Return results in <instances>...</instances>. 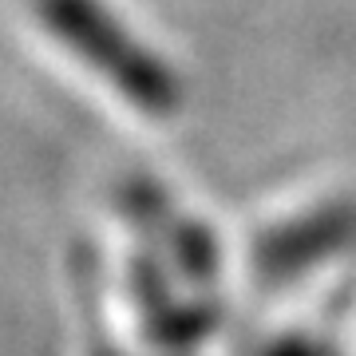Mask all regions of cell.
Listing matches in <instances>:
<instances>
[{
    "mask_svg": "<svg viewBox=\"0 0 356 356\" xmlns=\"http://www.w3.org/2000/svg\"><path fill=\"white\" fill-rule=\"evenodd\" d=\"M131 206L139 210L143 222H154L159 226V238H163L166 254L175 257V266L186 273L198 285H214L218 277V254L214 242L194 218L178 214L175 206L166 202L163 191H154L151 182H135L131 186Z\"/></svg>",
    "mask_w": 356,
    "mask_h": 356,
    "instance_id": "4",
    "label": "cell"
},
{
    "mask_svg": "<svg viewBox=\"0 0 356 356\" xmlns=\"http://www.w3.org/2000/svg\"><path fill=\"white\" fill-rule=\"evenodd\" d=\"M40 24L76 60L107 79L131 107L166 119L182 107V83L163 56H154L103 0H36Z\"/></svg>",
    "mask_w": 356,
    "mask_h": 356,
    "instance_id": "1",
    "label": "cell"
},
{
    "mask_svg": "<svg viewBox=\"0 0 356 356\" xmlns=\"http://www.w3.org/2000/svg\"><path fill=\"white\" fill-rule=\"evenodd\" d=\"M91 356H119V353H115V348L103 341V337H95V344H91Z\"/></svg>",
    "mask_w": 356,
    "mask_h": 356,
    "instance_id": "6",
    "label": "cell"
},
{
    "mask_svg": "<svg viewBox=\"0 0 356 356\" xmlns=\"http://www.w3.org/2000/svg\"><path fill=\"white\" fill-rule=\"evenodd\" d=\"M131 281H135V301H139L143 332L159 356H198V344L206 337V317L194 305L178 301L170 293L163 269L151 254H135L131 261Z\"/></svg>",
    "mask_w": 356,
    "mask_h": 356,
    "instance_id": "3",
    "label": "cell"
},
{
    "mask_svg": "<svg viewBox=\"0 0 356 356\" xmlns=\"http://www.w3.org/2000/svg\"><path fill=\"white\" fill-rule=\"evenodd\" d=\"M356 242V206L353 202H329L313 206L305 214L277 222L261 234L254 245L257 273L266 281H293L309 273L313 266L329 261L344 245Z\"/></svg>",
    "mask_w": 356,
    "mask_h": 356,
    "instance_id": "2",
    "label": "cell"
},
{
    "mask_svg": "<svg viewBox=\"0 0 356 356\" xmlns=\"http://www.w3.org/2000/svg\"><path fill=\"white\" fill-rule=\"evenodd\" d=\"M261 356H337V348L325 341H317V337H277L273 344H266L261 348Z\"/></svg>",
    "mask_w": 356,
    "mask_h": 356,
    "instance_id": "5",
    "label": "cell"
}]
</instances>
